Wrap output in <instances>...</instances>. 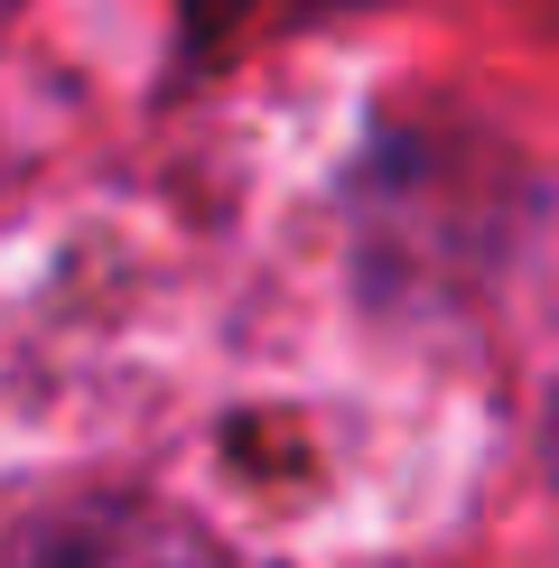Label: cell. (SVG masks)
Returning a JSON list of instances; mask_svg holds the SVG:
<instances>
[{
	"label": "cell",
	"mask_w": 559,
	"mask_h": 568,
	"mask_svg": "<svg viewBox=\"0 0 559 568\" xmlns=\"http://www.w3.org/2000/svg\"><path fill=\"white\" fill-rule=\"evenodd\" d=\"M186 19H196V29H205V38H215V29H224V19H233V0H186Z\"/></svg>",
	"instance_id": "2"
},
{
	"label": "cell",
	"mask_w": 559,
	"mask_h": 568,
	"mask_svg": "<svg viewBox=\"0 0 559 568\" xmlns=\"http://www.w3.org/2000/svg\"><path fill=\"white\" fill-rule=\"evenodd\" d=\"M0 568H224V550L159 494L65 485L0 513Z\"/></svg>",
	"instance_id": "1"
}]
</instances>
